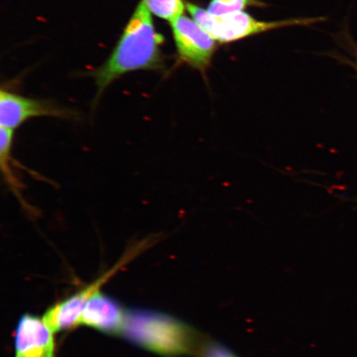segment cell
Listing matches in <instances>:
<instances>
[{
  "instance_id": "1",
  "label": "cell",
  "mask_w": 357,
  "mask_h": 357,
  "mask_svg": "<svg viewBox=\"0 0 357 357\" xmlns=\"http://www.w3.org/2000/svg\"><path fill=\"white\" fill-rule=\"evenodd\" d=\"M151 12L141 1L126 24L118 42L106 61L92 75L99 99L123 74L136 70H158L163 67L161 46L164 37L156 32Z\"/></svg>"
},
{
  "instance_id": "2",
  "label": "cell",
  "mask_w": 357,
  "mask_h": 357,
  "mask_svg": "<svg viewBox=\"0 0 357 357\" xmlns=\"http://www.w3.org/2000/svg\"><path fill=\"white\" fill-rule=\"evenodd\" d=\"M120 334L134 345L165 357L197 356L207 340L179 318L142 308L126 311Z\"/></svg>"
},
{
  "instance_id": "3",
  "label": "cell",
  "mask_w": 357,
  "mask_h": 357,
  "mask_svg": "<svg viewBox=\"0 0 357 357\" xmlns=\"http://www.w3.org/2000/svg\"><path fill=\"white\" fill-rule=\"evenodd\" d=\"M186 9L216 42L229 43L271 30L291 26H308L323 18H295L279 21H260L246 12L215 16L192 2H186Z\"/></svg>"
},
{
  "instance_id": "4",
  "label": "cell",
  "mask_w": 357,
  "mask_h": 357,
  "mask_svg": "<svg viewBox=\"0 0 357 357\" xmlns=\"http://www.w3.org/2000/svg\"><path fill=\"white\" fill-rule=\"evenodd\" d=\"M160 238L159 234L151 235L136 243L132 244L121 257L118 262L110 270L107 271L104 275H102L94 283H90V285L85 287L84 289L74 293L69 298L56 303L48 308L42 318L45 323L53 332L68 330L78 325L83 308L92 294L99 290V287L123 266L150 247L153 244L156 243Z\"/></svg>"
},
{
  "instance_id": "5",
  "label": "cell",
  "mask_w": 357,
  "mask_h": 357,
  "mask_svg": "<svg viewBox=\"0 0 357 357\" xmlns=\"http://www.w3.org/2000/svg\"><path fill=\"white\" fill-rule=\"evenodd\" d=\"M39 117L79 120V112L55 102L22 96L2 88L0 91V126L14 131L25 122Z\"/></svg>"
},
{
  "instance_id": "6",
  "label": "cell",
  "mask_w": 357,
  "mask_h": 357,
  "mask_svg": "<svg viewBox=\"0 0 357 357\" xmlns=\"http://www.w3.org/2000/svg\"><path fill=\"white\" fill-rule=\"evenodd\" d=\"M170 24L180 61L204 74L216 51V41L187 16L181 15Z\"/></svg>"
},
{
  "instance_id": "7",
  "label": "cell",
  "mask_w": 357,
  "mask_h": 357,
  "mask_svg": "<svg viewBox=\"0 0 357 357\" xmlns=\"http://www.w3.org/2000/svg\"><path fill=\"white\" fill-rule=\"evenodd\" d=\"M13 357H56L53 332L43 318L25 313L14 331Z\"/></svg>"
},
{
  "instance_id": "8",
  "label": "cell",
  "mask_w": 357,
  "mask_h": 357,
  "mask_svg": "<svg viewBox=\"0 0 357 357\" xmlns=\"http://www.w3.org/2000/svg\"><path fill=\"white\" fill-rule=\"evenodd\" d=\"M125 315L126 311L115 298L98 290L87 300L79 324L114 335L122 332Z\"/></svg>"
},
{
  "instance_id": "9",
  "label": "cell",
  "mask_w": 357,
  "mask_h": 357,
  "mask_svg": "<svg viewBox=\"0 0 357 357\" xmlns=\"http://www.w3.org/2000/svg\"><path fill=\"white\" fill-rule=\"evenodd\" d=\"M14 131L7 129L1 127L0 133V166L2 171V177L9 190L13 193L16 199L19 200L22 207L27 212L28 214L35 216L38 213L29 203L24 199L22 195V191L24 185L21 183V180L17 177L12 169L14 164V160L12 158V142H13Z\"/></svg>"
},
{
  "instance_id": "10",
  "label": "cell",
  "mask_w": 357,
  "mask_h": 357,
  "mask_svg": "<svg viewBox=\"0 0 357 357\" xmlns=\"http://www.w3.org/2000/svg\"><path fill=\"white\" fill-rule=\"evenodd\" d=\"M142 2L153 15L169 22L183 15L186 9L184 0H142Z\"/></svg>"
},
{
  "instance_id": "11",
  "label": "cell",
  "mask_w": 357,
  "mask_h": 357,
  "mask_svg": "<svg viewBox=\"0 0 357 357\" xmlns=\"http://www.w3.org/2000/svg\"><path fill=\"white\" fill-rule=\"evenodd\" d=\"M265 3L257 0H211L207 11L215 16L242 12L248 7H263Z\"/></svg>"
},
{
  "instance_id": "12",
  "label": "cell",
  "mask_w": 357,
  "mask_h": 357,
  "mask_svg": "<svg viewBox=\"0 0 357 357\" xmlns=\"http://www.w3.org/2000/svg\"><path fill=\"white\" fill-rule=\"evenodd\" d=\"M198 357H238L229 348L221 343L208 339L205 341Z\"/></svg>"
},
{
  "instance_id": "13",
  "label": "cell",
  "mask_w": 357,
  "mask_h": 357,
  "mask_svg": "<svg viewBox=\"0 0 357 357\" xmlns=\"http://www.w3.org/2000/svg\"><path fill=\"white\" fill-rule=\"evenodd\" d=\"M355 66H356V69H357V54H356V64H355Z\"/></svg>"
}]
</instances>
